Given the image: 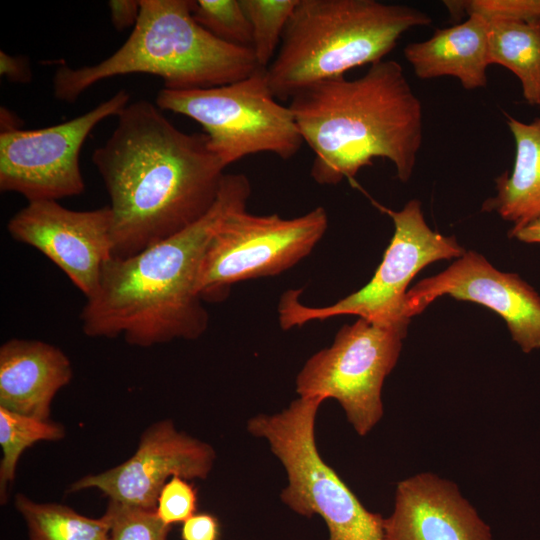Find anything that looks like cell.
<instances>
[{
	"label": "cell",
	"mask_w": 540,
	"mask_h": 540,
	"mask_svg": "<svg viewBox=\"0 0 540 540\" xmlns=\"http://www.w3.org/2000/svg\"><path fill=\"white\" fill-rule=\"evenodd\" d=\"M110 520L109 540H167L170 531L156 510L108 501L105 512Z\"/></svg>",
	"instance_id": "24"
},
{
	"label": "cell",
	"mask_w": 540,
	"mask_h": 540,
	"mask_svg": "<svg viewBox=\"0 0 540 540\" xmlns=\"http://www.w3.org/2000/svg\"><path fill=\"white\" fill-rule=\"evenodd\" d=\"M506 118L515 141L514 165L511 173L496 178L497 194L481 210L513 223L511 233L540 219V117L530 123Z\"/></svg>",
	"instance_id": "18"
},
{
	"label": "cell",
	"mask_w": 540,
	"mask_h": 540,
	"mask_svg": "<svg viewBox=\"0 0 540 540\" xmlns=\"http://www.w3.org/2000/svg\"><path fill=\"white\" fill-rule=\"evenodd\" d=\"M385 540H492L489 526L451 481L419 473L397 484Z\"/></svg>",
	"instance_id": "15"
},
{
	"label": "cell",
	"mask_w": 540,
	"mask_h": 540,
	"mask_svg": "<svg viewBox=\"0 0 540 540\" xmlns=\"http://www.w3.org/2000/svg\"><path fill=\"white\" fill-rule=\"evenodd\" d=\"M489 21L490 64L510 70L530 105H540V19Z\"/></svg>",
	"instance_id": "19"
},
{
	"label": "cell",
	"mask_w": 540,
	"mask_h": 540,
	"mask_svg": "<svg viewBox=\"0 0 540 540\" xmlns=\"http://www.w3.org/2000/svg\"><path fill=\"white\" fill-rule=\"evenodd\" d=\"M322 402L299 397L279 413L252 417L247 430L269 443L286 470L282 501L300 515L322 517L327 540H385L384 518L367 510L318 452L315 422Z\"/></svg>",
	"instance_id": "6"
},
{
	"label": "cell",
	"mask_w": 540,
	"mask_h": 540,
	"mask_svg": "<svg viewBox=\"0 0 540 540\" xmlns=\"http://www.w3.org/2000/svg\"><path fill=\"white\" fill-rule=\"evenodd\" d=\"M288 107L314 153L310 174L316 183L353 180L377 158L392 162L400 181L410 179L423 140V114L398 62L381 60L357 79L314 83Z\"/></svg>",
	"instance_id": "3"
},
{
	"label": "cell",
	"mask_w": 540,
	"mask_h": 540,
	"mask_svg": "<svg viewBox=\"0 0 540 540\" xmlns=\"http://www.w3.org/2000/svg\"><path fill=\"white\" fill-rule=\"evenodd\" d=\"M488 33L489 21L473 13L460 24L436 29L428 40L409 43L403 53L418 78L451 76L473 90L487 85Z\"/></svg>",
	"instance_id": "17"
},
{
	"label": "cell",
	"mask_w": 540,
	"mask_h": 540,
	"mask_svg": "<svg viewBox=\"0 0 540 540\" xmlns=\"http://www.w3.org/2000/svg\"><path fill=\"white\" fill-rule=\"evenodd\" d=\"M453 17L479 14L487 20H537L540 19V0H467L444 1Z\"/></svg>",
	"instance_id": "25"
},
{
	"label": "cell",
	"mask_w": 540,
	"mask_h": 540,
	"mask_svg": "<svg viewBox=\"0 0 540 540\" xmlns=\"http://www.w3.org/2000/svg\"><path fill=\"white\" fill-rule=\"evenodd\" d=\"M73 370L67 355L40 340L13 338L0 347V407L49 420L56 393Z\"/></svg>",
	"instance_id": "16"
},
{
	"label": "cell",
	"mask_w": 540,
	"mask_h": 540,
	"mask_svg": "<svg viewBox=\"0 0 540 540\" xmlns=\"http://www.w3.org/2000/svg\"><path fill=\"white\" fill-rule=\"evenodd\" d=\"M15 505L27 523L29 540H109L106 513L89 518L68 506L37 503L21 493L16 495Z\"/></svg>",
	"instance_id": "20"
},
{
	"label": "cell",
	"mask_w": 540,
	"mask_h": 540,
	"mask_svg": "<svg viewBox=\"0 0 540 540\" xmlns=\"http://www.w3.org/2000/svg\"><path fill=\"white\" fill-rule=\"evenodd\" d=\"M92 162L110 197L116 258L135 255L204 217L226 168L205 133L178 129L147 100L124 108Z\"/></svg>",
	"instance_id": "1"
},
{
	"label": "cell",
	"mask_w": 540,
	"mask_h": 540,
	"mask_svg": "<svg viewBox=\"0 0 540 540\" xmlns=\"http://www.w3.org/2000/svg\"><path fill=\"white\" fill-rule=\"evenodd\" d=\"M198 505L197 489L189 480L174 476L161 489L156 513L166 524L186 521L196 513Z\"/></svg>",
	"instance_id": "26"
},
{
	"label": "cell",
	"mask_w": 540,
	"mask_h": 540,
	"mask_svg": "<svg viewBox=\"0 0 540 540\" xmlns=\"http://www.w3.org/2000/svg\"><path fill=\"white\" fill-rule=\"evenodd\" d=\"M112 24L123 30L135 26L141 9L140 0H110L108 2Z\"/></svg>",
	"instance_id": "28"
},
{
	"label": "cell",
	"mask_w": 540,
	"mask_h": 540,
	"mask_svg": "<svg viewBox=\"0 0 540 540\" xmlns=\"http://www.w3.org/2000/svg\"><path fill=\"white\" fill-rule=\"evenodd\" d=\"M141 9L123 45L91 66L58 68L54 96L75 102L94 84L116 76L144 73L169 90L227 85L260 69L253 50L223 42L193 18L190 0H140Z\"/></svg>",
	"instance_id": "4"
},
{
	"label": "cell",
	"mask_w": 540,
	"mask_h": 540,
	"mask_svg": "<svg viewBox=\"0 0 540 540\" xmlns=\"http://www.w3.org/2000/svg\"><path fill=\"white\" fill-rule=\"evenodd\" d=\"M194 20L215 38L252 49V34L240 0H193Z\"/></svg>",
	"instance_id": "23"
},
{
	"label": "cell",
	"mask_w": 540,
	"mask_h": 540,
	"mask_svg": "<svg viewBox=\"0 0 540 540\" xmlns=\"http://www.w3.org/2000/svg\"><path fill=\"white\" fill-rule=\"evenodd\" d=\"M442 295L475 302L499 314L523 352L540 348V295L519 275L499 271L474 251L464 252L446 270L407 291L405 316L411 319Z\"/></svg>",
	"instance_id": "14"
},
{
	"label": "cell",
	"mask_w": 540,
	"mask_h": 540,
	"mask_svg": "<svg viewBox=\"0 0 540 540\" xmlns=\"http://www.w3.org/2000/svg\"><path fill=\"white\" fill-rule=\"evenodd\" d=\"M299 0H240L252 34V50L260 68L274 59L287 23Z\"/></svg>",
	"instance_id": "22"
},
{
	"label": "cell",
	"mask_w": 540,
	"mask_h": 540,
	"mask_svg": "<svg viewBox=\"0 0 540 540\" xmlns=\"http://www.w3.org/2000/svg\"><path fill=\"white\" fill-rule=\"evenodd\" d=\"M432 19L423 11L376 0H299L279 49L265 69L279 101L314 83L375 64L412 27Z\"/></svg>",
	"instance_id": "5"
},
{
	"label": "cell",
	"mask_w": 540,
	"mask_h": 540,
	"mask_svg": "<svg viewBox=\"0 0 540 540\" xmlns=\"http://www.w3.org/2000/svg\"><path fill=\"white\" fill-rule=\"evenodd\" d=\"M250 194L244 174H225L215 204L200 220L135 255L109 259L82 308L84 334L122 336L139 347L199 338L209 322L197 291L203 256L225 216L247 205Z\"/></svg>",
	"instance_id": "2"
},
{
	"label": "cell",
	"mask_w": 540,
	"mask_h": 540,
	"mask_svg": "<svg viewBox=\"0 0 540 540\" xmlns=\"http://www.w3.org/2000/svg\"><path fill=\"white\" fill-rule=\"evenodd\" d=\"M122 89L86 113L41 129L0 133V190L28 202L78 196L85 190L79 165L81 148L104 119L118 116L129 104Z\"/></svg>",
	"instance_id": "11"
},
{
	"label": "cell",
	"mask_w": 540,
	"mask_h": 540,
	"mask_svg": "<svg viewBox=\"0 0 540 540\" xmlns=\"http://www.w3.org/2000/svg\"><path fill=\"white\" fill-rule=\"evenodd\" d=\"M509 236L524 243H540V219L534 220L521 229L509 233Z\"/></svg>",
	"instance_id": "30"
},
{
	"label": "cell",
	"mask_w": 540,
	"mask_h": 540,
	"mask_svg": "<svg viewBox=\"0 0 540 540\" xmlns=\"http://www.w3.org/2000/svg\"><path fill=\"white\" fill-rule=\"evenodd\" d=\"M65 437L62 424L18 414L0 407V498L4 504L13 484L18 460L25 449L38 441H58Z\"/></svg>",
	"instance_id": "21"
},
{
	"label": "cell",
	"mask_w": 540,
	"mask_h": 540,
	"mask_svg": "<svg viewBox=\"0 0 540 540\" xmlns=\"http://www.w3.org/2000/svg\"><path fill=\"white\" fill-rule=\"evenodd\" d=\"M246 207L230 211L207 246L197 278L203 301H221L236 282L289 269L310 254L327 230L323 207L291 219L250 214Z\"/></svg>",
	"instance_id": "9"
},
{
	"label": "cell",
	"mask_w": 540,
	"mask_h": 540,
	"mask_svg": "<svg viewBox=\"0 0 540 540\" xmlns=\"http://www.w3.org/2000/svg\"><path fill=\"white\" fill-rule=\"evenodd\" d=\"M155 104L198 122L209 149L225 167L257 153L283 160L294 157L304 141L288 106L272 94L265 69L239 81L204 89H161Z\"/></svg>",
	"instance_id": "7"
},
{
	"label": "cell",
	"mask_w": 540,
	"mask_h": 540,
	"mask_svg": "<svg viewBox=\"0 0 540 540\" xmlns=\"http://www.w3.org/2000/svg\"><path fill=\"white\" fill-rule=\"evenodd\" d=\"M375 204L391 217L395 230L372 279L336 303L318 308L300 303L299 291H287L278 307L283 329L347 314L375 321L408 318L404 314L406 289L415 275L430 263L464 254L453 236H444L427 225L418 200H410L400 211Z\"/></svg>",
	"instance_id": "10"
},
{
	"label": "cell",
	"mask_w": 540,
	"mask_h": 540,
	"mask_svg": "<svg viewBox=\"0 0 540 540\" xmlns=\"http://www.w3.org/2000/svg\"><path fill=\"white\" fill-rule=\"evenodd\" d=\"M215 458L211 445L178 431L171 420H162L143 431L129 459L76 480L68 492L95 488L109 500L156 510L159 493L170 478L206 479Z\"/></svg>",
	"instance_id": "13"
},
{
	"label": "cell",
	"mask_w": 540,
	"mask_h": 540,
	"mask_svg": "<svg viewBox=\"0 0 540 540\" xmlns=\"http://www.w3.org/2000/svg\"><path fill=\"white\" fill-rule=\"evenodd\" d=\"M0 74L13 83L27 84L32 79L27 58L11 56L4 51H0Z\"/></svg>",
	"instance_id": "29"
},
{
	"label": "cell",
	"mask_w": 540,
	"mask_h": 540,
	"mask_svg": "<svg viewBox=\"0 0 540 540\" xmlns=\"http://www.w3.org/2000/svg\"><path fill=\"white\" fill-rule=\"evenodd\" d=\"M10 236L34 247L60 268L87 298L103 266L113 257V215L109 205L76 211L58 201L28 202L7 224Z\"/></svg>",
	"instance_id": "12"
},
{
	"label": "cell",
	"mask_w": 540,
	"mask_h": 540,
	"mask_svg": "<svg viewBox=\"0 0 540 540\" xmlns=\"http://www.w3.org/2000/svg\"><path fill=\"white\" fill-rule=\"evenodd\" d=\"M182 540H219L220 523L216 516L210 513H195L183 522L181 529Z\"/></svg>",
	"instance_id": "27"
},
{
	"label": "cell",
	"mask_w": 540,
	"mask_h": 540,
	"mask_svg": "<svg viewBox=\"0 0 540 540\" xmlns=\"http://www.w3.org/2000/svg\"><path fill=\"white\" fill-rule=\"evenodd\" d=\"M409 322L358 318L344 325L332 345L302 367L299 397L337 400L357 434H368L383 416V383L397 363Z\"/></svg>",
	"instance_id": "8"
}]
</instances>
